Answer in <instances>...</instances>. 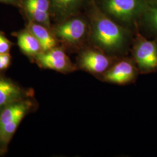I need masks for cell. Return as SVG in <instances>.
Listing matches in <instances>:
<instances>
[{
    "instance_id": "17",
    "label": "cell",
    "mask_w": 157,
    "mask_h": 157,
    "mask_svg": "<svg viewBox=\"0 0 157 157\" xmlns=\"http://www.w3.org/2000/svg\"><path fill=\"white\" fill-rule=\"evenodd\" d=\"M11 58L10 53L0 54V71L8 67L11 62Z\"/></svg>"
},
{
    "instance_id": "4",
    "label": "cell",
    "mask_w": 157,
    "mask_h": 157,
    "mask_svg": "<svg viewBox=\"0 0 157 157\" xmlns=\"http://www.w3.org/2000/svg\"><path fill=\"white\" fill-rule=\"evenodd\" d=\"M130 50L141 71L148 72L157 68V39H147L137 28Z\"/></svg>"
},
{
    "instance_id": "13",
    "label": "cell",
    "mask_w": 157,
    "mask_h": 157,
    "mask_svg": "<svg viewBox=\"0 0 157 157\" xmlns=\"http://www.w3.org/2000/svg\"><path fill=\"white\" fill-rule=\"evenodd\" d=\"M22 95V90L16 84L0 78V111L8 105L18 101Z\"/></svg>"
},
{
    "instance_id": "2",
    "label": "cell",
    "mask_w": 157,
    "mask_h": 157,
    "mask_svg": "<svg viewBox=\"0 0 157 157\" xmlns=\"http://www.w3.org/2000/svg\"><path fill=\"white\" fill-rule=\"evenodd\" d=\"M51 30L67 47L80 50L89 45L90 22L84 11L52 25Z\"/></svg>"
},
{
    "instance_id": "11",
    "label": "cell",
    "mask_w": 157,
    "mask_h": 157,
    "mask_svg": "<svg viewBox=\"0 0 157 157\" xmlns=\"http://www.w3.org/2000/svg\"><path fill=\"white\" fill-rule=\"evenodd\" d=\"M28 101H17L4 108L0 113V128L19 118H23L31 105Z\"/></svg>"
},
{
    "instance_id": "7",
    "label": "cell",
    "mask_w": 157,
    "mask_h": 157,
    "mask_svg": "<svg viewBox=\"0 0 157 157\" xmlns=\"http://www.w3.org/2000/svg\"><path fill=\"white\" fill-rule=\"evenodd\" d=\"M19 8L27 21L40 23L51 29L49 0H21Z\"/></svg>"
},
{
    "instance_id": "19",
    "label": "cell",
    "mask_w": 157,
    "mask_h": 157,
    "mask_svg": "<svg viewBox=\"0 0 157 157\" xmlns=\"http://www.w3.org/2000/svg\"><path fill=\"white\" fill-rule=\"evenodd\" d=\"M150 2H157V0H148Z\"/></svg>"
},
{
    "instance_id": "8",
    "label": "cell",
    "mask_w": 157,
    "mask_h": 157,
    "mask_svg": "<svg viewBox=\"0 0 157 157\" xmlns=\"http://www.w3.org/2000/svg\"><path fill=\"white\" fill-rule=\"evenodd\" d=\"M90 0H49L51 19L61 21L84 11Z\"/></svg>"
},
{
    "instance_id": "3",
    "label": "cell",
    "mask_w": 157,
    "mask_h": 157,
    "mask_svg": "<svg viewBox=\"0 0 157 157\" xmlns=\"http://www.w3.org/2000/svg\"><path fill=\"white\" fill-rule=\"evenodd\" d=\"M105 15L119 24L136 31L148 0H93Z\"/></svg>"
},
{
    "instance_id": "14",
    "label": "cell",
    "mask_w": 157,
    "mask_h": 157,
    "mask_svg": "<svg viewBox=\"0 0 157 157\" xmlns=\"http://www.w3.org/2000/svg\"><path fill=\"white\" fill-rule=\"evenodd\" d=\"M143 27L157 35V2H150L138 22Z\"/></svg>"
},
{
    "instance_id": "1",
    "label": "cell",
    "mask_w": 157,
    "mask_h": 157,
    "mask_svg": "<svg viewBox=\"0 0 157 157\" xmlns=\"http://www.w3.org/2000/svg\"><path fill=\"white\" fill-rule=\"evenodd\" d=\"M84 12L90 22L89 45L112 56L129 50L136 30L112 20L97 7L93 0H90Z\"/></svg>"
},
{
    "instance_id": "18",
    "label": "cell",
    "mask_w": 157,
    "mask_h": 157,
    "mask_svg": "<svg viewBox=\"0 0 157 157\" xmlns=\"http://www.w3.org/2000/svg\"><path fill=\"white\" fill-rule=\"evenodd\" d=\"M21 0H0V2L4 3L6 4H10L12 6L19 7Z\"/></svg>"
},
{
    "instance_id": "16",
    "label": "cell",
    "mask_w": 157,
    "mask_h": 157,
    "mask_svg": "<svg viewBox=\"0 0 157 157\" xmlns=\"http://www.w3.org/2000/svg\"><path fill=\"white\" fill-rule=\"evenodd\" d=\"M12 45L11 42L6 37L4 33L0 32V54L9 53Z\"/></svg>"
},
{
    "instance_id": "6",
    "label": "cell",
    "mask_w": 157,
    "mask_h": 157,
    "mask_svg": "<svg viewBox=\"0 0 157 157\" xmlns=\"http://www.w3.org/2000/svg\"><path fill=\"white\" fill-rule=\"evenodd\" d=\"M40 67L61 72H71L76 69L62 47H56L42 52L34 57Z\"/></svg>"
},
{
    "instance_id": "5",
    "label": "cell",
    "mask_w": 157,
    "mask_h": 157,
    "mask_svg": "<svg viewBox=\"0 0 157 157\" xmlns=\"http://www.w3.org/2000/svg\"><path fill=\"white\" fill-rule=\"evenodd\" d=\"M112 57L95 47L88 45L80 50L78 65L93 74L104 73L112 64Z\"/></svg>"
},
{
    "instance_id": "9",
    "label": "cell",
    "mask_w": 157,
    "mask_h": 157,
    "mask_svg": "<svg viewBox=\"0 0 157 157\" xmlns=\"http://www.w3.org/2000/svg\"><path fill=\"white\" fill-rule=\"evenodd\" d=\"M136 73V69L133 62L128 58H124L104 73L103 80L116 84H127L135 79Z\"/></svg>"
},
{
    "instance_id": "10",
    "label": "cell",
    "mask_w": 157,
    "mask_h": 157,
    "mask_svg": "<svg viewBox=\"0 0 157 157\" xmlns=\"http://www.w3.org/2000/svg\"><path fill=\"white\" fill-rule=\"evenodd\" d=\"M26 29L38 40L43 52L50 50L58 46L59 42L51 29L32 21H28Z\"/></svg>"
},
{
    "instance_id": "15",
    "label": "cell",
    "mask_w": 157,
    "mask_h": 157,
    "mask_svg": "<svg viewBox=\"0 0 157 157\" xmlns=\"http://www.w3.org/2000/svg\"><path fill=\"white\" fill-rule=\"evenodd\" d=\"M23 118H19L0 128V144L6 145L12 138Z\"/></svg>"
},
{
    "instance_id": "12",
    "label": "cell",
    "mask_w": 157,
    "mask_h": 157,
    "mask_svg": "<svg viewBox=\"0 0 157 157\" xmlns=\"http://www.w3.org/2000/svg\"><path fill=\"white\" fill-rule=\"evenodd\" d=\"M16 36L17 45L25 54L35 57L43 52L38 40L27 29L17 33Z\"/></svg>"
}]
</instances>
